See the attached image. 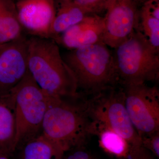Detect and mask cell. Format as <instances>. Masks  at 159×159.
<instances>
[{"label": "cell", "instance_id": "obj_1", "mask_svg": "<svg viewBox=\"0 0 159 159\" xmlns=\"http://www.w3.org/2000/svg\"><path fill=\"white\" fill-rule=\"evenodd\" d=\"M87 96L80 93L72 97L49 96L42 134L64 152L83 146L94 135V124L89 115Z\"/></svg>", "mask_w": 159, "mask_h": 159}, {"label": "cell", "instance_id": "obj_2", "mask_svg": "<svg viewBox=\"0 0 159 159\" xmlns=\"http://www.w3.org/2000/svg\"><path fill=\"white\" fill-rule=\"evenodd\" d=\"M28 70L42 90L51 97H72L78 92L74 74L53 39L28 38Z\"/></svg>", "mask_w": 159, "mask_h": 159}, {"label": "cell", "instance_id": "obj_3", "mask_svg": "<svg viewBox=\"0 0 159 159\" xmlns=\"http://www.w3.org/2000/svg\"><path fill=\"white\" fill-rule=\"evenodd\" d=\"M103 43L69 51L62 55L77 80L78 92L86 96L119 85L113 53Z\"/></svg>", "mask_w": 159, "mask_h": 159}, {"label": "cell", "instance_id": "obj_4", "mask_svg": "<svg viewBox=\"0 0 159 159\" xmlns=\"http://www.w3.org/2000/svg\"><path fill=\"white\" fill-rule=\"evenodd\" d=\"M118 84L154 82L159 78V51L140 30L114 49Z\"/></svg>", "mask_w": 159, "mask_h": 159}, {"label": "cell", "instance_id": "obj_5", "mask_svg": "<svg viewBox=\"0 0 159 159\" xmlns=\"http://www.w3.org/2000/svg\"><path fill=\"white\" fill-rule=\"evenodd\" d=\"M89 115L95 123L116 133L128 142L130 149L142 147V141L125 107L123 89L112 87L87 97Z\"/></svg>", "mask_w": 159, "mask_h": 159}, {"label": "cell", "instance_id": "obj_6", "mask_svg": "<svg viewBox=\"0 0 159 159\" xmlns=\"http://www.w3.org/2000/svg\"><path fill=\"white\" fill-rule=\"evenodd\" d=\"M10 93L15 102L17 125L16 149L25 142L42 134L49 96L38 85L29 70Z\"/></svg>", "mask_w": 159, "mask_h": 159}, {"label": "cell", "instance_id": "obj_7", "mask_svg": "<svg viewBox=\"0 0 159 159\" xmlns=\"http://www.w3.org/2000/svg\"><path fill=\"white\" fill-rule=\"evenodd\" d=\"M125 107L140 138L159 132V91L146 83L121 85Z\"/></svg>", "mask_w": 159, "mask_h": 159}, {"label": "cell", "instance_id": "obj_8", "mask_svg": "<svg viewBox=\"0 0 159 159\" xmlns=\"http://www.w3.org/2000/svg\"><path fill=\"white\" fill-rule=\"evenodd\" d=\"M135 0H111L104 16L103 43L115 49L140 30V9Z\"/></svg>", "mask_w": 159, "mask_h": 159}, {"label": "cell", "instance_id": "obj_9", "mask_svg": "<svg viewBox=\"0 0 159 159\" xmlns=\"http://www.w3.org/2000/svg\"><path fill=\"white\" fill-rule=\"evenodd\" d=\"M27 41L24 34L0 45V96L10 93L28 73Z\"/></svg>", "mask_w": 159, "mask_h": 159}, {"label": "cell", "instance_id": "obj_10", "mask_svg": "<svg viewBox=\"0 0 159 159\" xmlns=\"http://www.w3.org/2000/svg\"><path fill=\"white\" fill-rule=\"evenodd\" d=\"M16 5L24 33L50 39L56 13L54 0H17Z\"/></svg>", "mask_w": 159, "mask_h": 159}, {"label": "cell", "instance_id": "obj_11", "mask_svg": "<svg viewBox=\"0 0 159 159\" xmlns=\"http://www.w3.org/2000/svg\"><path fill=\"white\" fill-rule=\"evenodd\" d=\"M104 16L90 14L53 40L69 50L103 43Z\"/></svg>", "mask_w": 159, "mask_h": 159}, {"label": "cell", "instance_id": "obj_12", "mask_svg": "<svg viewBox=\"0 0 159 159\" xmlns=\"http://www.w3.org/2000/svg\"><path fill=\"white\" fill-rule=\"evenodd\" d=\"M14 99L11 93L0 96V153L10 157L17 145Z\"/></svg>", "mask_w": 159, "mask_h": 159}, {"label": "cell", "instance_id": "obj_13", "mask_svg": "<svg viewBox=\"0 0 159 159\" xmlns=\"http://www.w3.org/2000/svg\"><path fill=\"white\" fill-rule=\"evenodd\" d=\"M56 13L50 35L54 40L63 32L91 14L73 0H54Z\"/></svg>", "mask_w": 159, "mask_h": 159}, {"label": "cell", "instance_id": "obj_14", "mask_svg": "<svg viewBox=\"0 0 159 159\" xmlns=\"http://www.w3.org/2000/svg\"><path fill=\"white\" fill-rule=\"evenodd\" d=\"M15 152H17V159H62L64 153L42 134L25 142Z\"/></svg>", "mask_w": 159, "mask_h": 159}, {"label": "cell", "instance_id": "obj_15", "mask_svg": "<svg viewBox=\"0 0 159 159\" xmlns=\"http://www.w3.org/2000/svg\"><path fill=\"white\" fill-rule=\"evenodd\" d=\"M16 0H0V45L24 34L19 21Z\"/></svg>", "mask_w": 159, "mask_h": 159}, {"label": "cell", "instance_id": "obj_16", "mask_svg": "<svg viewBox=\"0 0 159 159\" xmlns=\"http://www.w3.org/2000/svg\"><path fill=\"white\" fill-rule=\"evenodd\" d=\"M94 123V135L99 137L100 145L106 151L121 158L128 155L130 148L126 140L113 131Z\"/></svg>", "mask_w": 159, "mask_h": 159}, {"label": "cell", "instance_id": "obj_17", "mask_svg": "<svg viewBox=\"0 0 159 159\" xmlns=\"http://www.w3.org/2000/svg\"><path fill=\"white\" fill-rule=\"evenodd\" d=\"M140 31L152 47L159 51V19L142 6L140 9Z\"/></svg>", "mask_w": 159, "mask_h": 159}, {"label": "cell", "instance_id": "obj_18", "mask_svg": "<svg viewBox=\"0 0 159 159\" xmlns=\"http://www.w3.org/2000/svg\"><path fill=\"white\" fill-rule=\"evenodd\" d=\"M91 14L99 15L106 11L109 0H73Z\"/></svg>", "mask_w": 159, "mask_h": 159}, {"label": "cell", "instance_id": "obj_19", "mask_svg": "<svg viewBox=\"0 0 159 159\" xmlns=\"http://www.w3.org/2000/svg\"><path fill=\"white\" fill-rule=\"evenodd\" d=\"M142 147L148 148L155 155L159 157V132L141 138Z\"/></svg>", "mask_w": 159, "mask_h": 159}, {"label": "cell", "instance_id": "obj_20", "mask_svg": "<svg viewBox=\"0 0 159 159\" xmlns=\"http://www.w3.org/2000/svg\"><path fill=\"white\" fill-rule=\"evenodd\" d=\"M83 146L76 147L65 152L67 153L66 155L64 153L62 159H91L89 153L82 149Z\"/></svg>", "mask_w": 159, "mask_h": 159}, {"label": "cell", "instance_id": "obj_21", "mask_svg": "<svg viewBox=\"0 0 159 159\" xmlns=\"http://www.w3.org/2000/svg\"><path fill=\"white\" fill-rule=\"evenodd\" d=\"M123 159H151L150 156L144 147H140L137 149H131L128 155Z\"/></svg>", "mask_w": 159, "mask_h": 159}, {"label": "cell", "instance_id": "obj_22", "mask_svg": "<svg viewBox=\"0 0 159 159\" xmlns=\"http://www.w3.org/2000/svg\"><path fill=\"white\" fill-rule=\"evenodd\" d=\"M135 1H136V2L137 4H138V5H139V6H142L145 2L148 1V0H135Z\"/></svg>", "mask_w": 159, "mask_h": 159}, {"label": "cell", "instance_id": "obj_23", "mask_svg": "<svg viewBox=\"0 0 159 159\" xmlns=\"http://www.w3.org/2000/svg\"><path fill=\"white\" fill-rule=\"evenodd\" d=\"M0 159H10L9 157L3 154L0 153Z\"/></svg>", "mask_w": 159, "mask_h": 159}, {"label": "cell", "instance_id": "obj_24", "mask_svg": "<svg viewBox=\"0 0 159 159\" xmlns=\"http://www.w3.org/2000/svg\"><path fill=\"white\" fill-rule=\"evenodd\" d=\"M111 1V0H109V2H110Z\"/></svg>", "mask_w": 159, "mask_h": 159}, {"label": "cell", "instance_id": "obj_25", "mask_svg": "<svg viewBox=\"0 0 159 159\" xmlns=\"http://www.w3.org/2000/svg\"><path fill=\"white\" fill-rule=\"evenodd\" d=\"M16 1H17V0H16Z\"/></svg>", "mask_w": 159, "mask_h": 159}]
</instances>
